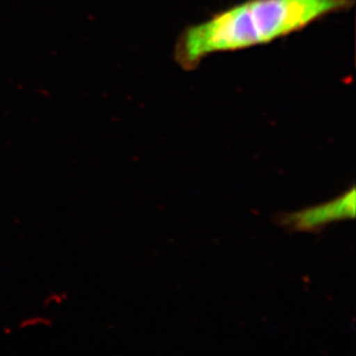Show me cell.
I'll list each match as a JSON object with an SVG mask.
<instances>
[{
	"mask_svg": "<svg viewBox=\"0 0 356 356\" xmlns=\"http://www.w3.org/2000/svg\"><path fill=\"white\" fill-rule=\"evenodd\" d=\"M355 0H245L186 28L175 42V60L195 70L209 56L273 43L302 31L331 14L353 7Z\"/></svg>",
	"mask_w": 356,
	"mask_h": 356,
	"instance_id": "obj_1",
	"label": "cell"
},
{
	"mask_svg": "<svg viewBox=\"0 0 356 356\" xmlns=\"http://www.w3.org/2000/svg\"><path fill=\"white\" fill-rule=\"evenodd\" d=\"M356 191H348L322 204L282 213L278 224L289 232L319 233L332 222L355 218Z\"/></svg>",
	"mask_w": 356,
	"mask_h": 356,
	"instance_id": "obj_2",
	"label": "cell"
},
{
	"mask_svg": "<svg viewBox=\"0 0 356 356\" xmlns=\"http://www.w3.org/2000/svg\"><path fill=\"white\" fill-rule=\"evenodd\" d=\"M47 319L44 317H33L24 321L21 324V327H27V326L38 325V324H47Z\"/></svg>",
	"mask_w": 356,
	"mask_h": 356,
	"instance_id": "obj_3",
	"label": "cell"
}]
</instances>
